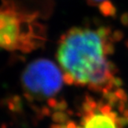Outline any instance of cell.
I'll list each match as a JSON object with an SVG mask.
<instances>
[{
	"mask_svg": "<svg viewBox=\"0 0 128 128\" xmlns=\"http://www.w3.org/2000/svg\"><path fill=\"white\" fill-rule=\"evenodd\" d=\"M113 51L114 40L110 29L78 26L61 37L57 60L68 84L108 92L118 84L112 60Z\"/></svg>",
	"mask_w": 128,
	"mask_h": 128,
	"instance_id": "obj_1",
	"label": "cell"
},
{
	"mask_svg": "<svg viewBox=\"0 0 128 128\" xmlns=\"http://www.w3.org/2000/svg\"><path fill=\"white\" fill-rule=\"evenodd\" d=\"M44 36L32 16L10 8H0V48L30 51L42 44Z\"/></svg>",
	"mask_w": 128,
	"mask_h": 128,
	"instance_id": "obj_2",
	"label": "cell"
},
{
	"mask_svg": "<svg viewBox=\"0 0 128 128\" xmlns=\"http://www.w3.org/2000/svg\"><path fill=\"white\" fill-rule=\"evenodd\" d=\"M64 81L60 68L48 60H38L30 64L22 75L26 91L38 98L54 96Z\"/></svg>",
	"mask_w": 128,
	"mask_h": 128,
	"instance_id": "obj_3",
	"label": "cell"
},
{
	"mask_svg": "<svg viewBox=\"0 0 128 128\" xmlns=\"http://www.w3.org/2000/svg\"><path fill=\"white\" fill-rule=\"evenodd\" d=\"M80 128H123V125L110 104L88 99L83 107Z\"/></svg>",
	"mask_w": 128,
	"mask_h": 128,
	"instance_id": "obj_4",
	"label": "cell"
},
{
	"mask_svg": "<svg viewBox=\"0 0 128 128\" xmlns=\"http://www.w3.org/2000/svg\"><path fill=\"white\" fill-rule=\"evenodd\" d=\"M91 5L99 7L104 13H111V4L109 0H87Z\"/></svg>",
	"mask_w": 128,
	"mask_h": 128,
	"instance_id": "obj_5",
	"label": "cell"
}]
</instances>
